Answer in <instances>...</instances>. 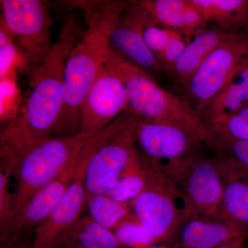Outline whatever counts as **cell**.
<instances>
[{
  "mask_svg": "<svg viewBox=\"0 0 248 248\" xmlns=\"http://www.w3.org/2000/svg\"><path fill=\"white\" fill-rule=\"evenodd\" d=\"M248 65V28L234 32L212 53L186 85L189 104L200 112Z\"/></svg>",
  "mask_w": 248,
  "mask_h": 248,
  "instance_id": "8",
  "label": "cell"
},
{
  "mask_svg": "<svg viewBox=\"0 0 248 248\" xmlns=\"http://www.w3.org/2000/svg\"><path fill=\"white\" fill-rule=\"evenodd\" d=\"M248 105V65L241 68L199 112L207 125Z\"/></svg>",
  "mask_w": 248,
  "mask_h": 248,
  "instance_id": "19",
  "label": "cell"
},
{
  "mask_svg": "<svg viewBox=\"0 0 248 248\" xmlns=\"http://www.w3.org/2000/svg\"><path fill=\"white\" fill-rule=\"evenodd\" d=\"M137 145L148 159L163 164L203 150V143L184 129L171 124L138 120Z\"/></svg>",
  "mask_w": 248,
  "mask_h": 248,
  "instance_id": "13",
  "label": "cell"
},
{
  "mask_svg": "<svg viewBox=\"0 0 248 248\" xmlns=\"http://www.w3.org/2000/svg\"><path fill=\"white\" fill-rule=\"evenodd\" d=\"M31 62L14 40L0 45V79L32 72Z\"/></svg>",
  "mask_w": 248,
  "mask_h": 248,
  "instance_id": "26",
  "label": "cell"
},
{
  "mask_svg": "<svg viewBox=\"0 0 248 248\" xmlns=\"http://www.w3.org/2000/svg\"><path fill=\"white\" fill-rule=\"evenodd\" d=\"M208 127L210 130L233 140L248 141V105L217 120Z\"/></svg>",
  "mask_w": 248,
  "mask_h": 248,
  "instance_id": "29",
  "label": "cell"
},
{
  "mask_svg": "<svg viewBox=\"0 0 248 248\" xmlns=\"http://www.w3.org/2000/svg\"><path fill=\"white\" fill-rule=\"evenodd\" d=\"M191 39L185 34L177 31L170 41L169 45L159 60L164 73L168 77L170 76L176 62L179 60Z\"/></svg>",
  "mask_w": 248,
  "mask_h": 248,
  "instance_id": "31",
  "label": "cell"
},
{
  "mask_svg": "<svg viewBox=\"0 0 248 248\" xmlns=\"http://www.w3.org/2000/svg\"><path fill=\"white\" fill-rule=\"evenodd\" d=\"M217 160L224 181L221 219L248 228V170Z\"/></svg>",
  "mask_w": 248,
  "mask_h": 248,
  "instance_id": "18",
  "label": "cell"
},
{
  "mask_svg": "<svg viewBox=\"0 0 248 248\" xmlns=\"http://www.w3.org/2000/svg\"><path fill=\"white\" fill-rule=\"evenodd\" d=\"M151 19V15L138 1H130L111 32L110 48L125 61L153 77L164 71L145 42L143 32Z\"/></svg>",
  "mask_w": 248,
  "mask_h": 248,
  "instance_id": "12",
  "label": "cell"
},
{
  "mask_svg": "<svg viewBox=\"0 0 248 248\" xmlns=\"http://www.w3.org/2000/svg\"><path fill=\"white\" fill-rule=\"evenodd\" d=\"M146 158L149 166L148 182L132 202V211L157 244L171 246L174 244L176 246L183 227L190 217L186 213L180 192L159 163Z\"/></svg>",
  "mask_w": 248,
  "mask_h": 248,
  "instance_id": "6",
  "label": "cell"
},
{
  "mask_svg": "<svg viewBox=\"0 0 248 248\" xmlns=\"http://www.w3.org/2000/svg\"><path fill=\"white\" fill-rule=\"evenodd\" d=\"M176 32L155 22L152 17L147 24L143 32L145 42L158 62Z\"/></svg>",
  "mask_w": 248,
  "mask_h": 248,
  "instance_id": "30",
  "label": "cell"
},
{
  "mask_svg": "<svg viewBox=\"0 0 248 248\" xmlns=\"http://www.w3.org/2000/svg\"><path fill=\"white\" fill-rule=\"evenodd\" d=\"M148 161L138 151L133 155L108 195L122 203H130L140 195L148 180Z\"/></svg>",
  "mask_w": 248,
  "mask_h": 248,
  "instance_id": "22",
  "label": "cell"
},
{
  "mask_svg": "<svg viewBox=\"0 0 248 248\" xmlns=\"http://www.w3.org/2000/svg\"><path fill=\"white\" fill-rule=\"evenodd\" d=\"M86 205L92 219L112 231L132 212L131 204L118 202L107 194L87 196Z\"/></svg>",
  "mask_w": 248,
  "mask_h": 248,
  "instance_id": "23",
  "label": "cell"
},
{
  "mask_svg": "<svg viewBox=\"0 0 248 248\" xmlns=\"http://www.w3.org/2000/svg\"><path fill=\"white\" fill-rule=\"evenodd\" d=\"M203 144L217 159L248 170V141L233 140L208 128Z\"/></svg>",
  "mask_w": 248,
  "mask_h": 248,
  "instance_id": "24",
  "label": "cell"
},
{
  "mask_svg": "<svg viewBox=\"0 0 248 248\" xmlns=\"http://www.w3.org/2000/svg\"><path fill=\"white\" fill-rule=\"evenodd\" d=\"M17 79V78L0 79V122L3 126L17 117L24 102Z\"/></svg>",
  "mask_w": 248,
  "mask_h": 248,
  "instance_id": "27",
  "label": "cell"
},
{
  "mask_svg": "<svg viewBox=\"0 0 248 248\" xmlns=\"http://www.w3.org/2000/svg\"><path fill=\"white\" fill-rule=\"evenodd\" d=\"M0 6V19L29 58L33 71L54 44L50 3L42 0H1Z\"/></svg>",
  "mask_w": 248,
  "mask_h": 248,
  "instance_id": "9",
  "label": "cell"
},
{
  "mask_svg": "<svg viewBox=\"0 0 248 248\" xmlns=\"http://www.w3.org/2000/svg\"><path fill=\"white\" fill-rule=\"evenodd\" d=\"M62 248H124L115 233L88 215L75 225Z\"/></svg>",
  "mask_w": 248,
  "mask_h": 248,
  "instance_id": "21",
  "label": "cell"
},
{
  "mask_svg": "<svg viewBox=\"0 0 248 248\" xmlns=\"http://www.w3.org/2000/svg\"><path fill=\"white\" fill-rule=\"evenodd\" d=\"M248 241V235L239 236V237L235 238L234 239L222 244L219 247L217 248H248L247 245H246Z\"/></svg>",
  "mask_w": 248,
  "mask_h": 248,
  "instance_id": "32",
  "label": "cell"
},
{
  "mask_svg": "<svg viewBox=\"0 0 248 248\" xmlns=\"http://www.w3.org/2000/svg\"><path fill=\"white\" fill-rule=\"evenodd\" d=\"M138 120L126 110L98 132L97 145L85 174L87 196L108 194L115 187L121 174L138 151Z\"/></svg>",
  "mask_w": 248,
  "mask_h": 248,
  "instance_id": "7",
  "label": "cell"
},
{
  "mask_svg": "<svg viewBox=\"0 0 248 248\" xmlns=\"http://www.w3.org/2000/svg\"><path fill=\"white\" fill-rule=\"evenodd\" d=\"M128 106L123 81L107 59L81 106L79 133H98L124 114Z\"/></svg>",
  "mask_w": 248,
  "mask_h": 248,
  "instance_id": "11",
  "label": "cell"
},
{
  "mask_svg": "<svg viewBox=\"0 0 248 248\" xmlns=\"http://www.w3.org/2000/svg\"><path fill=\"white\" fill-rule=\"evenodd\" d=\"M108 60L125 86L127 110L138 120L176 125L203 143L208 125L187 101L161 87L151 75L125 61L111 49Z\"/></svg>",
  "mask_w": 248,
  "mask_h": 248,
  "instance_id": "3",
  "label": "cell"
},
{
  "mask_svg": "<svg viewBox=\"0 0 248 248\" xmlns=\"http://www.w3.org/2000/svg\"><path fill=\"white\" fill-rule=\"evenodd\" d=\"M159 166L180 192L190 218L221 219L224 181L216 158L202 150Z\"/></svg>",
  "mask_w": 248,
  "mask_h": 248,
  "instance_id": "5",
  "label": "cell"
},
{
  "mask_svg": "<svg viewBox=\"0 0 248 248\" xmlns=\"http://www.w3.org/2000/svg\"><path fill=\"white\" fill-rule=\"evenodd\" d=\"M246 235L248 236V227L239 223L195 217L183 227L175 248H217Z\"/></svg>",
  "mask_w": 248,
  "mask_h": 248,
  "instance_id": "15",
  "label": "cell"
},
{
  "mask_svg": "<svg viewBox=\"0 0 248 248\" xmlns=\"http://www.w3.org/2000/svg\"><path fill=\"white\" fill-rule=\"evenodd\" d=\"M77 166L76 159L68 169L32 196L15 225L9 238L17 237L22 231L32 228L36 229L45 221L71 185L76 174Z\"/></svg>",
  "mask_w": 248,
  "mask_h": 248,
  "instance_id": "14",
  "label": "cell"
},
{
  "mask_svg": "<svg viewBox=\"0 0 248 248\" xmlns=\"http://www.w3.org/2000/svg\"><path fill=\"white\" fill-rule=\"evenodd\" d=\"M10 170L0 169V234L1 241L9 237L15 219V195L10 190Z\"/></svg>",
  "mask_w": 248,
  "mask_h": 248,
  "instance_id": "28",
  "label": "cell"
},
{
  "mask_svg": "<svg viewBox=\"0 0 248 248\" xmlns=\"http://www.w3.org/2000/svg\"><path fill=\"white\" fill-rule=\"evenodd\" d=\"M84 31L75 15L65 18L46 57L31 72L27 95L17 117L3 126V137L24 151L55 136L65 101V68Z\"/></svg>",
  "mask_w": 248,
  "mask_h": 248,
  "instance_id": "1",
  "label": "cell"
},
{
  "mask_svg": "<svg viewBox=\"0 0 248 248\" xmlns=\"http://www.w3.org/2000/svg\"><path fill=\"white\" fill-rule=\"evenodd\" d=\"M146 248H175L171 247V246H166V245L163 244H155L153 246H149Z\"/></svg>",
  "mask_w": 248,
  "mask_h": 248,
  "instance_id": "34",
  "label": "cell"
},
{
  "mask_svg": "<svg viewBox=\"0 0 248 248\" xmlns=\"http://www.w3.org/2000/svg\"><path fill=\"white\" fill-rule=\"evenodd\" d=\"M94 134L54 136L37 142L23 156L18 166L15 194V225L36 192L68 169Z\"/></svg>",
  "mask_w": 248,
  "mask_h": 248,
  "instance_id": "4",
  "label": "cell"
},
{
  "mask_svg": "<svg viewBox=\"0 0 248 248\" xmlns=\"http://www.w3.org/2000/svg\"><path fill=\"white\" fill-rule=\"evenodd\" d=\"M234 33L215 27L207 28L192 37L176 62L169 77L170 79L184 91L191 78L214 50Z\"/></svg>",
  "mask_w": 248,
  "mask_h": 248,
  "instance_id": "17",
  "label": "cell"
},
{
  "mask_svg": "<svg viewBox=\"0 0 248 248\" xmlns=\"http://www.w3.org/2000/svg\"><path fill=\"white\" fill-rule=\"evenodd\" d=\"M161 25L179 31L192 38L208 28L192 0H138Z\"/></svg>",
  "mask_w": 248,
  "mask_h": 248,
  "instance_id": "16",
  "label": "cell"
},
{
  "mask_svg": "<svg viewBox=\"0 0 248 248\" xmlns=\"http://www.w3.org/2000/svg\"><path fill=\"white\" fill-rule=\"evenodd\" d=\"M97 134L90 139L77 158L78 166L73 182L58 205L35 229L31 248L62 247L86 205L85 185L86 166L97 145Z\"/></svg>",
  "mask_w": 248,
  "mask_h": 248,
  "instance_id": "10",
  "label": "cell"
},
{
  "mask_svg": "<svg viewBox=\"0 0 248 248\" xmlns=\"http://www.w3.org/2000/svg\"><path fill=\"white\" fill-rule=\"evenodd\" d=\"M20 235L17 237L10 238L4 241H1L0 248H24L20 240Z\"/></svg>",
  "mask_w": 248,
  "mask_h": 248,
  "instance_id": "33",
  "label": "cell"
},
{
  "mask_svg": "<svg viewBox=\"0 0 248 248\" xmlns=\"http://www.w3.org/2000/svg\"><path fill=\"white\" fill-rule=\"evenodd\" d=\"M67 2L82 12L86 29L67 59L64 105L55 136H69L79 133L81 106L107 61L111 32L130 1Z\"/></svg>",
  "mask_w": 248,
  "mask_h": 248,
  "instance_id": "2",
  "label": "cell"
},
{
  "mask_svg": "<svg viewBox=\"0 0 248 248\" xmlns=\"http://www.w3.org/2000/svg\"><path fill=\"white\" fill-rule=\"evenodd\" d=\"M113 232L124 248H146L157 244L133 211L119 223Z\"/></svg>",
  "mask_w": 248,
  "mask_h": 248,
  "instance_id": "25",
  "label": "cell"
},
{
  "mask_svg": "<svg viewBox=\"0 0 248 248\" xmlns=\"http://www.w3.org/2000/svg\"><path fill=\"white\" fill-rule=\"evenodd\" d=\"M206 22L228 32L248 28V0H192Z\"/></svg>",
  "mask_w": 248,
  "mask_h": 248,
  "instance_id": "20",
  "label": "cell"
}]
</instances>
